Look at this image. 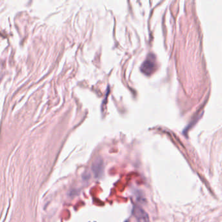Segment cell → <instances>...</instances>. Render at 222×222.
<instances>
[{"label": "cell", "instance_id": "obj_1", "mask_svg": "<svg viewBox=\"0 0 222 222\" xmlns=\"http://www.w3.org/2000/svg\"><path fill=\"white\" fill-rule=\"evenodd\" d=\"M157 65H156L155 55L153 54H149L144 62L141 66V71L147 76L152 75L155 71Z\"/></svg>", "mask_w": 222, "mask_h": 222}, {"label": "cell", "instance_id": "obj_2", "mask_svg": "<svg viewBox=\"0 0 222 222\" xmlns=\"http://www.w3.org/2000/svg\"><path fill=\"white\" fill-rule=\"evenodd\" d=\"M132 212L137 222H149L148 214L139 206L134 205Z\"/></svg>", "mask_w": 222, "mask_h": 222}, {"label": "cell", "instance_id": "obj_3", "mask_svg": "<svg viewBox=\"0 0 222 222\" xmlns=\"http://www.w3.org/2000/svg\"><path fill=\"white\" fill-rule=\"evenodd\" d=\"M92 169L94 176L96 178H100L104 171V163L103 160L100 158L96 159L92 164Z\"/></svg>", "mask_w": 222, "mask_h": 222}, {"label": "cell", "instance_id": "obj_4", "mask_svg": "<svg viewBox=\"0 0 222 222\" xmlns=\"http://www.w3.org/2000/svg\"><path fill=\"white\" fill-rule=\"evenodd\" d=\"M124 222H129V220H125Z\"/></svg>", "mask_w": 222, "mask_h": 222}]
</instances>
